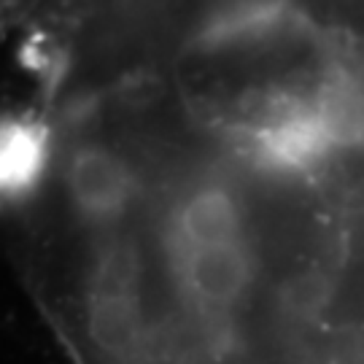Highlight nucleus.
I'll use <instances>...</instances> for the list:
<instances>
[{
  "label": "nucleus",
  "instance_id": "1",
  "mask_svg": "<svg viewBox=\"0 0 364 364\" xmlns=\"http://www.w3.org/2000/svg\"><path fill=\"white\" fill-rule=\"evenodd\" d=\"M65 192L70 205L95 224L124 216L138 181L132 168L108 146H78L65 165Z\"/></svg>",
  "mask_w": 364,
  "mask_h": 364
},
{
  "label": "nucleus",
  "instance_id": "2",
  "mask_svg": "<svg viewBox=\"0 0 364 364\" xmlns=\"http://www.w3.org/2000/svg\"><path fill=\"white\" fill-rule=\"evenodd\" d=\"M176 264L183 291L208 313L232 311L254 278V262L246 237L176 254Z\"/></svg>",
  "mask_w": 364,
  "mask_h": 364
},
{
  "label": "nucleus",
  "instance_id": "3",
  "mask_svg": "<svg viewBox=\"0 0 364 364\" xmlns=\"http://www.w3.org/2000/svg\"><path fill=\"white\" fill-rule=\"evenodd\" d=\"M243 240V219L237 200L221 183H205L195 189L173 213L170 248L173 257L192 248L219 246Z\"/></svg>",
  "mask_w": 364,
  "mask_h": 364
},
{
  "label": "nucleus",
  "instance_id": "4",
  "mask_svg": "<svg viewBox=\"0 0 364 364\" xmlns=\"http://www.w3.org/2000/svg\"><path fill=\"white\" fill-rule=\"evenodd\" d=\"M87 332L103 359L114 364H130L141 353L144 338L138 294H90Z\"/></svg>",
  "mask_w": 364,
  "mask_h": 364
},
{
  "label": "nucleus",
  "instance_id": "5",
  "mask_svg": "<svg viewBox=\"0 0 364 364\" xmlns=\"http://www.w3.org/2000/svg\"><path fill=\"white\" fill-rule=\"evenodd\" d=\"M3 186L11 195H22L33 186L43 168V138L36 127L11 122L3 130Z\"/></svg>",
  "mask_w": 364,
  "mask_h": 364
},
{
  "label": "nucleus",
  "instance_id": "6",
  "mask_svg": "<svg viewBox=\"0 0 364 364\" xmlns=\"http://www.w3.org/2000/svg\"><path fill=\"white\" fill-rule=\"evenodd\" d=\"M141 254L130 240H114L97 257L90 278V294H138Z\"/></svg>",
  "mask_w": 364,
  "mask_h": 364
}]
</instances>
